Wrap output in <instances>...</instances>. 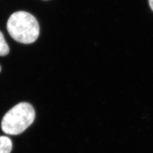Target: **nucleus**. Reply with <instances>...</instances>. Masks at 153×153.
Instances as JSON below:
<instances>
[{
    "instance_id": "f257e3e1",
    "label": "nucleus",
    "mask_w": 153,
    "mask_h": 153,
    "mask_svg": "<svg viewBox=\"0 0 153 153\" xmlns=\"http://www.w3.org/2000/svg\"><path fill=\"white\" fill-rule=\"evenodd\" d=\"M7 28L13 39L21 44H32L40 35L39 24L36 18L25 11L12 14L7 21Z\"/></svg>"
},
{
    "instance_id": "f03ea898",
    "label": "nucleus",
    "mask_w": 153,
    "mask_h": 153,
    "mask_svg": "<svg viewBox=\"0 0 153 153\" xmlns=\"http://www.w3.org/2000/svg\"><path fill=\"white\" fill-rule=\"evenodd\" d=\"M35 119V111L32 105L27 102H21L4 115L1 121V129L4 133L17 135L31 126Z\"/></svg>"
},
{
    "instance_id": "7ed1b4c3",
    "label": "nucleus",
    "mask_w": 153,
    "mask_h": 153,
    "mask_svg": "<svg viewBox=\"0 0 153 153\" xmlns=\"http://www.w3.org/2000/svg\"><path fill=\"white\" fill-rule=\"evenodd\" d=\"M12 149V142L10 138L5 137H0V153H10Z\"/></svg>"
},
{
    "instance_id": "20e7f679",
    "label": "nucleus",
    "mask_w": 153,
    "mask_h": 153,
    "mask_svg": "<svg viewBox=\"0 0 153 153\" xmlns=\"http://www.w3.org/2000/svg\"><path fill=\"white\" fill-rule=\"evenodd\" d=\"M9 52V46L4 39L3 33L0 31V56H7Z\"/></svg>"
},
{
    "instance_id": "39448f33",
    "label": "nucleus",
    "mask_w": 153,
    "mask_h": 153,
    "mask_svg": "<svg viewBox=\"0 0 153 153\" xmlns=\"http://www.w3.org/2000/svg\"><path fill=\"white\" fill-rule=\"evenodd\" d=\"M149 3L151 10L153 11V0H149Z\"/></svg>"
},
{
    "instance_id": "423d86ee",
    "label": "nucleus",
    "mask_w": 153,
    "mask_h": 153,
    "mask_svg": "<svg viewBox=\"0 0 153 153\" xmlns=\"http://www.w3.org/2000/svg\"><path fill=\"white\" fill-rule=\"evenodd\" d=\"M1 66L0 65V72H1Z\"/></svg>"
}]
</instances>
